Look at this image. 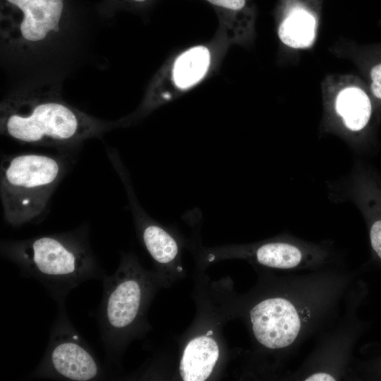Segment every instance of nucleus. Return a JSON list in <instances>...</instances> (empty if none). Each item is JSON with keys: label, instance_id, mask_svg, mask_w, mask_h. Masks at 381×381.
<instances>
[{"label": "nucleus", "instance_id": "nucleus-1", "mask_svg": "<svg viewBox=\"0 0 381 381\" xmlns=\"http://www.w3.org/2000/svg\"><path fill=\"white\" fill-rule=\"evenodd\" d=\"M106 124L65 102L51 85L18 90L0 107L1 134L19 143L69 146L99 135Z\"/></svg>", "mask_w": 381, "mask_h": 381}, {"label": "nucleus", "instance_id": "nucleus-2", "mask_svg": "<svg viewBox=\"0 0 381 381\" xmlns=\"http://www.w3.org/2000/svg\"><path fill=\"white\" fill-rule=\"evenodd\" d=\"M1 253L22 275L40 282L56 301L65 300L81 283L105 275L79 231L4 241Z\"/></svg>", "mask_w": 381, "mask_h": 381}, {"label": "nucleus", "instance_id": "nucleus-3", "mask_svg": "<svg viewBox=\"0 0 381 381\" xmlns=\"http://www.w3.org/2000/svg\"><path fill=\"white\" fill-rule=\"evenodd\" d=\"M56 156L23 153L4 157L0 169V195L4 220L17 226L40 217L66 171Z\"/></svg>", "mask_w": 381, "mask_h": 381}, {"label": "nucleus", "instance_id": "nucleus-4", "mask_svg": "<svg viewBox=\"0 0 381 381\" xmlns=\"http://www.w3.org/2000/svg\"><path fill=\"white\" fill-rule=\"evenodd\" d=\"M103 296L97 310L101 340L108 362L121 351L141 317L147 294V280L135 259L122 258L116 272L102 278Z\"/></svg>", "mask_w": 381, "mask_h": 381}, {"label": "nucleus", "instance_id": "nucleus-5", "mask_svg": "<svg viewBox=\"0 0 381 381\" xmlns=\"http://www.w3.org/2000/svg\"><path fill=\"white\" fill-rule=\"evenodd\" d=\"M64 301H57L59 310L47 349L30 377L72 381L104 378V368L71 322Z\"/></svg>", "mask_w": 381, "mask_h": 381}, {"label": "nucleus", "instance_id": "nucleus-6", "mask_svg": "<svg viewBox=\"0 0 381 381\" xmlns=\"http://www.w3.org/2000/svg\"><path fill=\"white\" fill-rule=\"evenodd\" d=\"M22 13L16 23L1 31L6 44L27 50L41 45L61 28L64 0H6Z\"/></svg>", "mask_w": 381, "mask_h": 381}, {"label": "nucleus", "instance_id": "nucleus-7", "mask_svg": "<svg viewBox=\"0 0 381 381\" xmlns=\"http://www.w3.org/2000/svg\"><path fill=\"white\" fill-rule=\"evenodd\" d=\"M250 318L255 339L270 349H283L291 344L301 327L295 306L280 297L258 303L251 309Z\"/></svg>", "mask_w": 381, "mask_h": 381}, {"label": "nucleus", "instance_id": "nucleus-8", "mask_svg": "<svg viewBox=\"0 0 381 381\" xmlns=\"http://www.w3.org/2000/svg\"><path fill=\"white\" fill-rule=\"evenodd\" d=\"M355 179L352 197L368 222L372 250L381 260V186L365 171L358 173Z\"/></svg>", "mask_w": 381, "mask_h": 381}, {"label": "nucleus", "instance_id": "nucleus-9", "mask_svg": "<svg viewBox=\"0 0 381 381\" xmlns=\"http://www.w3.org/2000/svg\"><path fill=\"white\" fill-rule=\"evenodd\" d=\"M214 339L202 335L191 339L184 349L179 373L184 381H204L211 375L219 358Z\"/></svg>", "mask_w": 381, "mask_h": 381}, {"label": "nucleus", "instance_id": "nucleus-10", "mask_svg": "<svg viewBox=\"0 0 381 381\" xmlns=\"http://www.w3.org/2000/svg\"><path fill=\"white\" fill-rule=\"evenodd\" d=\"M334 107L344 126L355 133L367 126L373 111L368 95L362 89L356 87H347L340 91Z\"/></svg>", "mask_w": 381, "mask_h": 381}, {"label": "nucleus", "instance_id": "nucleus-11", "mask_svg": "<svg viewBox=\"0 0 381 381\" xmlns=\"http://www.w3.org/2000/svg\"><path fill=\"white\" fill-rule=\"evenodd\" d=\"M315 30V17L303 8H296L280 24L278 35L281 41L290 47L306 48L313 43Z\"/></svg>", "mask_w": 381, "mask_h": 381}, {"label": "nucleus", "instance_id": "nucleus-12", "mask_svg": "<svg viewBox=\"0 0 381 381\" xmlns=\"http://www.w3.org/2000/svg\"><path fill=\"white\" fill-rule=\"evenodd\" d=\"M210 63L209 50L203 46L189 49L176 60L173 68L175 85L181 90L198 83L206 74Z\"/></svg>", "mask_w": 381, "mask_h": 381}, {"label": "nucleus", "instance_id": "nucleus-13", "mask_svg": "<svg viewBox=\"0 0 381 381\" xmlns=\"http://www.w3.org/2000/svg\"><path fill=\"white\" fill-rule=\"evenodd\" d=\"M306 252L300 246L284 241L263 243L257 247L254 256L260 264L273 268L291 269L299 265Z\"/></svg>", "mask_w": 381, "mask_h": 381}, {"label": "nucleus", "instance_id": "nucleus-14", "mask_svg": "<svg viewBox=\"0 0 381 381\" xmlns=\"http://www.w3.org/2000/svg\"><path fill=\"white\" fill-rule=\"evenodd\" d=\"M217 11L225 23H231L246 15L249 8L247 0H205Z\"/></svg>", "mask_w": 381, "mask_h": 381}, {"label": "nucleus", "instance_id": "nucleus-15", "mask_svg": "<svg viewBox=\"0 0 381 381\" xmlns=\"http://www.w3.org/2000/svg\"><path fill=\"white\" fill-rule=\"evenodd\" d=\"M371 91L373 95L381 101V64L375 66L370 71Z\"/></svg>", "mask_w": 381, "mask_h": 381}, {"label": "nucleus", "instance_id": "nucleus-16", "mask_svg": "<svg viewBox=\"0 0 381 381\" xmlns=\"http://www.w3.org/2000/svg\"><path fill=\"white\" fill-rule=\"evenodd\" d=\"M306 381H332L335 380L334 377L327 373H316L308 376Z\"/></svg>", "mask_w": 381, "mask_h": 381}, {"label": "nucleus", "instance_id": "nucleus-17", "mask_svg": "<svg viewBox=\"0 0 381 381\" xmlns=\"http://www.w3.org/2000/svg\"><path fill=\"white\" fill-rule=\"evenodd\" d=\"M133 1L137 2V3H143L146 1L147 0H132Z\"/></svg>", "mask_w": 381, "mask_h": 381}, {"label": "nucleus", "instance_id": "nucleus-18", "mask_svg": "<svg viewBox=\"0 0 381 381\" xmlns=\"http://www.w3.org/2000/svg\"><path fill=\"white\" fill-rule=\"evenodd\" d=\"M212 331L210 330L209 332H207L206 335L210 336V334H212Z\"/></svg>", "mask_w": 381, "mask_h": 381}]
</instances>
